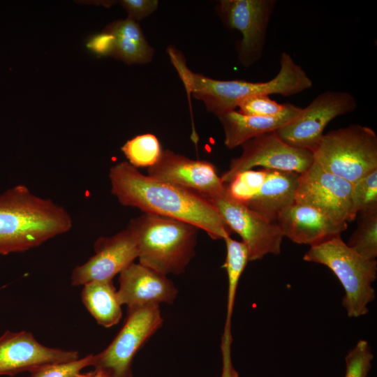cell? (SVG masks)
Listing matches in <instances>:
<instances>
[{
    "instance_id": "cell-11",
    "label": "cell",
    "mask_w": 377,
    "mask_h": 377,
    "mask_svg": "<svg viewBox=\"0 0 377 377\" xmlns=\"http://www.w3.org/2000/svg\"><path fill=\"white\" fill-rule=\"evenodd\" d=\"M209 201L230 230L237 233L246 245L249 261L262 259L267 254L279 255L283 235L276 223L269 222L245 204L231 198L226 191Z\"/></svg>"
},
{
    "instance_id": "cell-13",
    "label": "cell",
    "mask_w": 377,
    "mask_h": 377,
    "mask_svg": "<svg viewBox=\"0 0 377 377\" xmlns=\"http://www.w3.org/2000/svg\"><path fill=\"white\" fill-rule=\"evenodd\" d=\"M147 175L195 192L209 200L223 193L226 184L214 165L204 160H195L165 149Z\"/></svg>"
},
{
    "instance_id": "cell-32",
    "label": "cell",
    "mask_w": 377,
    "mask_h": 377,
    "mask_svg": "<svg viewBox=\"0 0 377 377\" xmlns=\"http://www.w3.org/2000/svg\"><path fill=\"white\" fill-rule=\"evenodd\" d=\"M76 377H106L103 374L99 371L94 370L92 372H88L84 374L80 373Z\"/></svg>"
},
{
    "instance_id": "cell-23",
    "label": "cell",
    "mask_w": 377,
    "mask_h": 377,
    "mask_svg": "<svg viewBox=\"0 0 377 377\" xmlns=\"http://www.w3.org/2000/svg\"><path fill=\"white\" fill-rule=\"evenodd\" d=\"M121 150L128 162L136 168L152 166L163 151L157 138L151 133L139 135L128 140Z\"/></svg>"
},
{
    "instance_id": "cell-4",
    "label": "cell",
    "mask_w": 377,
    "mask_h": 377,
    "mask_svg": "<svg viewBox=\"0 0 377 377\" xmlns=\"http://www.w3.org/2000/svg\"><path fill=\"white\" fill-rule=\"evenodd\" d=\"M126 228L135 238L139 263L163 275L184 273L195 255L199 229L188 223L143 213Z\"/></svg>"
},
{
    "instance_id": "cell-19",
    "label": "cell",
    "mask_w": 377,
    "mask_h": 377,
    "mask_svg": "<svg viewBox=\"0 0 377 377\" xmlns=\"http://www.w3.org/2000/svg\"><path fill=\"white\" fill-rule=\"evenodd\" d=\"M266 170L264 182L246 205L267 221L276 223L279 213L295 202V193L300 174Z\"/></svg>"
},
{
    "instance_id": "cell-14",
    "label": "cell",
    "mask_w": 377,
    "mask_h": 377,
    "mask_svg": "<svg viewBox=\"0 0 377 377\" xmlns=\"http://www.w3.org/2000/svg\"><path fill=\"white\" fill-rule=\"evenodd\" d=\"M94 249V255L73 269L71 276L73 286L112 280L138 257L135 238L127 228L111 237H98Z\"/></svg>"
},
{
    "instance_id": "cell-1",
    "label": "cell",
    "mask_w": 377,
    "mask_h": 377,
    "mask_svg": "<svg viewBox=\"0 0 377 377\" xmlns=\"http://www.w3.org/2000/svg\"><path fill=\"white\" fill-rule=\"evenodd\" d=\"M109 179L112 194L124 206L188 223L214 239H224L232 232L208 199L143 175L128 161L112 166Z\"/></svg>"
},
{
    "instance_id": "cell-2",
    "label": "cell",
    "mask_w": 377,
    "mask_h": 377,
    "mask_svg": "<svg viewBox=\"0 0 377 377\" xmlns=\"http://www.w3.org/2000/svg\"><path fill=\"white\" fill-rule=\"evenodd\" d=\"M168 52L179 77L189 94L203 103L207 111L218 117L235 110L244 99L260 94H280L285 96L301 93L312 87L313 82L292 57L283 52L280 68L274 78L267 82L219 80L191 71L183 54L174 47Z\"/></svg>"
},
{
    "instance_id": "cell-10",
    "label": "cell",
    "mask_w": 377,
    "mask_h": 377,
    "mask_svg": "<svg viewBox=\"0 0 377 377\" xmlns=\"http://www.w3.org/2000/svg\"><path fill=\"white\" fill-rule=\"evenodd\" d=\"M241 147L242 154L230 161L228 170L221 176L225 184H228L236 175L256 166L302 174L313 162L311 150L288 145L275 131L255 137Z\"/></svg>"
},
{
    "instance_id": "cell-28",
    "label": "cell",
    "mask_w": 377,
    "mask_h": 377,
    "mask_svg": "<svg viewBox=\"0 0 377 377\" xmlns=\"http://www.w3.org/2000/svg\"><path fill=\"white\" fill-rule=\"evenodd\" d=\"M288 103H279L269 95L260 94L243 100L238 105V111L244 114L261 117H275L282 114Z\"/></svg>"
},
{
    "instance_id": "cell-27",
    "label": "cell",
    "mask_w": 377,
    "mask_h": 377,
    "mask_svg": "<svg viewBox=\"0 0 377 377\" xmlns=\"http://www.w3.org/2000/svg\"><path fill=\"white\" fill-rule=\"evenodd\" d=\"M373 359L374 355L369 342L360 339L345 357V377H367Z\"/></svg>"
},
{
    "instance_id": "cell-12",
    "label": "cell",
    "mask_w": 377,
    "mask_h": 377,
    "mask_svg": "<svg viewBox=\"0 0 377 377\" xmlns=\"http://www.w3.org/2000/svg\"><path fill=\"white\" fill-rule=\"evenodd\" d=\"M353 184L313 162L300 174L295 202L312 207L339 222L355 219Z\"/></svg>"
},
{
    "instance_id": "cell-20",
    "label": "cell",
    "mask_w": 377,
    "mask_h": 377,
    "mask_svg": "<svg viewBox=\"0 0 377 377\" xmlns=\"http://www.w3.org/2000/svg\"><path fill=\"white\" fill-rule=\"evenodd\" d=\"M226 245V258L223 267L228 280L227 313L223 332L221 337L222 373L221 377H239L231 360V317L233 311L236 290L240 276L249 261V253L242 242L236 241L230 236L223 239Z\"/></svg>"
},
{
    "instance_id": "cell-7",
    "label": "cell",
    "mask_w": 377,
    "mask_h": 377,
    "mask_svg": "<svg viewBox=\"0 0 377 377\" xmlns=\"http://www.w3.org/2000/svg\"><path fill=\"white\" fill-rule=\"evenodd\" d=\"M163 322L159 306L128 309L123 327L105 350L93 355L91 366L106 377H133L134 356Z\"/></svg>"
},
{
    "instance_id": "cell-17",
    "label": "cell",
    "mask_w": 377,
    "mask_h": 377,
    "mask_svg": "<svg viewBox=\"0 0 377 377\" xmlns=\"http://www.w3.org/2000/svg\"><path fill=\"white\" fill-rule=\"evenodd\" d=\"M276 223L283 237L311 246L341 236L348 227V223L337 221L312 207L297 202L283 209Z\"/></svg>"
},
{
    "instance_id": "cell-26",
    "label": "cell",
    "mask_w": 377,
    "mask_h": 377,
    "mask_svg": "<svg viewBox=\"0 0 377 377\" xmlns=\"http://www.w3.org/2000/svg\"><path fill=\"white\" fill-rule=\"evenodd\" d=\"M352 202L356 214L377 211V168L353 184Z\"/></svg>"
},
{
    "instance_id": "cell-6",
    "label": "cell",
    "mask_w": 377,
    "mask_h": 377,
    "mask_svg": "<svg viewBox=\"0 0 377 377\" xmlns=\"http://www.w3.org/2000/svg\"><path fill=\"white\" fill-rule=\"evenodd\" d=\"M313 162L351 184L377 168V135L360 124L323 134L312 151Z\"/></svg>"
},
{
    "instance_id": "cell-25",
    "label": "cell",
    "mask_w": 377,
    "mask_h": 377,
    "mask_svg": "<svg viewBox=\"0 0 377 377\" xmlns=\"http://www.w3.org/2000/svg\"><path fill=\"white\" fill-rule=\"evenodd\" d=\"M266 169L249 170L236 175L227 184L226 191L234 200L246 204L259 191L266 177Z\"/></svg>"
},
{
    "instance_id": "cell-9",
    "label": "cell",
    "mask_w": 377,
    "mask_h": 377,
    "mask_svg": "<svg viewBox=\"0 0 377 377\" xmlns=\"http://www.w3.org/2000/svg\"><path fill=\"white\" fill-rule=\"evenodd\" d=\"M356 108L357 101L350 92L325 91L302 108L297 117L275 133L288 145L312 151L327 125L337 117L350 113Z\"/></svg>"
},
{
    "instance_id": "cell-24",
    "label": "cell",
    "mask_w": 377,
    "mask_h": 377,
    "mask_svg": "<svg viewBox=\"0 0 377 377\" xmlns=\"http://www.w3.org/2000/svg\"><path fill=\"white\" fill-rule=\"evenodd\" d=\"M358 226L347 245L362 257L376 260L377 211L360 214Z\"/></svg>"
},
{
    "instance_id": "cell-29",
    "label": "cell",
    "mask_w": 377,
    "mask_h": 377,
    "mask_svg": "<svg viewBox=\"0 0 377 377\" xmlns=\"http://www.w3.org/2000/svg\"><path fill=\"white\" fill-rule=\"evenodd\" d=\"M93 355H88L77 360L50 364L39 368L27 377H76L82 369L91 366Z\"/></svg>"
},
{
    "instance_id": "cell-15",
    "label": "cell",
    "mask_w": 377,
    "mask_h": 377,
    "mask_svg": "<svg viewBox=\"0 0 377 377\" xmlns=\"http://www.w3.org/2000/svg\"><path fill=\"white\" fill-rule=\"evenodd\" d=\"M77 350L47 347L27 331H6L0 337V376H13L43 367L78 360Z\"/></svg>"
},
{
    "instance_id": "cell-8",
    "label": "cell",
    "mask_w": 377,
    "mask_h": 377,
    "mask_svg": "<svg viewBox=\"0 0 377 377\" xmlns=\"http://www.w3.org/2000/svg\"><path fill=\"white\" fill-rule=\"evenodd\" d=\"M275 0H221L216 11L223 23L242 36L237 58L244 67H250L262 57L267 28Z\"/></svg>"
},
{
    "instance_id": "cell-3",
    "label": "cell",
    "mask_w": 377,
    "mask_h": 377,
    "mask_svg": "<svg viewBox=\"0 0 377 377\" xmlns=\"http://www.w3.org/2000/svg\"><path fill=\"white\" fill-rule=\"evenodd\" d=\"M72 226L63 206L35 195L25 185L0 194V255L37 247Z\"/></svg>"
},
{
    "instance_id": "cell-22",
    "label": "cell",
    "mask_w": 377,
    "mask_h": 377,
    "mask_svg": "<svg viewBox=\"0 0 377 377\" xmlns=\"http://www.w3.org/2000/svg\"><path fill=\"white\" fill-rule=\"evenodd\" d=\"M81 299L98 324L110 327L119 322L121 304L112 280L95 281L84 285Z\"/></svg>"
},
{
    "instance_id": "cell-30",
    "label": "cell",
    "mask_w": 377,
    "mask_h": 377,
    "mask_svg": "<svg viewBox=\"0 0 377 377\" xmlns=\"http://www.w3.org/2000/svg\"><path fill=\"white\" fill-rule=\"evenodd\" d=\"M120 5L127 12L128 17L138 22L156 10L157 0H121Z\"/></svg>"
},
{
    "instance_id": "cell-5",
    "label": "cell",
    "mask_w": 377,
    "mask_h": 377,
    "mask_svg": "<svg viewBox=\"0 0 377 377\" xmlns=\"http://www.w3.org/2000/svg\"><path fill=\"white\" fill-rule=\"evenodd\" d=\"M303 260L327 267L342 285L345 295L342 305L350 318L369 312L368 305L375 299L372 283L377 277L376 260L367 259L337 236L312 246Z\"/></svg>"
},
{
    "instance_id": "cell-18",
    "label": "cell",
    "mask_w": 377,
    "mask_h": 377,
    "mask_svg": "<svg viewBox=\"0 0 377 377\" xmlns=\"http://www.w3.org/2000/svg\"><path fill=\"white\" fill-rule=\"evenodd\" d=\"M301 108L288 103L286 110L275 117L244 114L232 110L219 115L224 131V145L229 149H235L258 135L275 131L299 116Z\"/></svg>"
},
{
    "instance_id": "cell-31",
    "label": "cell",
    "mask_w": 377,
    "mask_h": 377,
    "mask_svg": "<svg viewBox=\"0 0 377 377\" xmlns=\"http://www.w3.org/2000/svg\"><path fill=\"white\" fill-rule=\"evenodd\" d=\"M114 45L113 36L103 30L101 33L92 36L88 40L87 47L98 56H112Z\"/></svg>"
},
{
    "instance_id": "cell-16",
    "label": "cell",
    "mask_w": 377,
    "mask_h": 377,
    "mask_svg": "<svg viewBox=\"0 0 377 377\" xmlns=\"http://www.w3.org/2000/svg\"><path fill=\"white\" fill-rule=\"evenodd\" d=\"M117 296L128 309L172 304L178 290L167 276L141 264L133 263L119 273Z\"/></svg>"
},
{
    "instance_id": "cell-21",
    "label": "cell",
    "mask_w": 377,
    "mask_h": 377,
    "mask_svg": "<svg viewBox=\"0 0 377 377\" xmlns=\"http://www.w3.org/2000/svg\"><path fill=\"white\" fill-rule=\"evenodd\" d=\"M105 31L114 39L111 57L127 64H146L154 55V49L149 44L139 24L127 17L108 24Z\"/></svg>"
}]
</instances>
